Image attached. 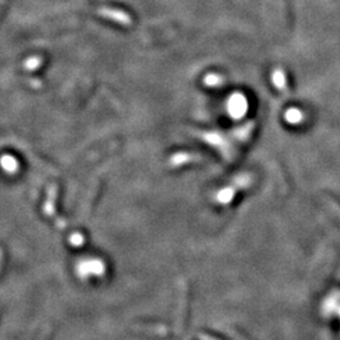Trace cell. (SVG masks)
I'll use <instances>...</instances> for the list:
<instances>
[{"label":"cell","mask_w":340,"mask_h":340,"mask_svg":"<svg viewBox=\"0 0 340 340\" xmlns=\"http://www.w3.org/2000/svg\"><path fill=\"white\" fill-rule=\"evenodd\" d=\"M101 17L107 18V19L113 20V22L118 23L121 26H130L131 24V17H130L127 13L122 10H118V9H113V8H100L97 10Z\"/></svg>","instance_id":"obj_1"},{"label":"cell","mask_w":340,"mask_h":340,"mask_svg":"<svg viewBox=\"0 0 340 340\" xmlns=\"http://www.w3.org/2000/svg\"><path fill=\"white\" fill-rule=\"evenodd\" d=\"M228 109H229V113L234 117H239V116H242L246 113L247 101L242 95H233L229 99V102H228Z\"/></svg>","instance_id":"obj_2"},{"label":"cell","mask_w":340,"mask_h":340,"mask_svg":"<svg viewBox=\"0 0 340 340\" xmlns=\"http://www.w3.org/2000/svg\"><path fill=\"white\" fill-rule=\"evenodd\" d=\"M0 166L8 174H15L19 169V163L13 155L6 154L0 157Z\"/></svg>","instance_id":"obj_3"},{"label":"cell","mask_w":340,"mask_h":340,"mask_svg":"<svg viewBox=\"0 0 340 340\" xmlns=\"http://www.w3.org/2000/svg\"><path fill=\"white\" fill-rule=\"evenodd\" d=\"M271 78H272V82H273V84H275L276 88H278L280 91L287 90L286 76H285V72L281 70V68H276V70L272 72Z\"/></svg>","instance_id":"obj_4"},{"label":"cell","mask_w":340,"mask_h":340,"mask_svg":"<svg viewBox=\"0 0 340 340\" xmlns=\"http://www.w3.org/2000/svg\"><path fill=\"white\" fill-rule=\"evenodd\" d=\"M56 188L52 187L48 190V197L45 199L44 205H43V209H44V213L49 217H54V199H56Z\"/></svg>","instance_id":"obj_5"},{"label":"cell","mask_w":340,"mask_h":340,"mask_svg":"<svg viewBox=\"0 0 340 340\" xmlns=\"http://www.w3.org/2000/svg\"><path fill=\"white\" fill-rule=\"evenodd\" d=\"M204 84L205 86H209V87H216V86H220L223 83V77L220 75L216 74H209L204 77Z\"/></svg>","instance_id":"obj_6"},{"label":"cell","mask_w":340,"mask_h":340,"mask_svg":"<svg viewBox=\"0 0 340 340\" xmlns=\"http://www.w3.org/2000/svg\"><path fill=\"white\" fill-rule=\"evenodd\" d=\"M286 118L290 121V122H300L301 118H302V115L299 110H290L287 111L286 113Z\"/></svg>","instance_id":"obj_7"},{"label":"cell","mask_w":340,"mask_h":340,"mask_svg":"<svg viewBox=\"0 0 340 340\" xmlns=\"http://www.w3.org/2000/svg\"><path fill=\"white\" fill-rule=\"evenodd\" d=\"M330 309H332L333 311L337 312V314L340 316V305H338V303L334 302V303H332V305H330Z\"/></svg>","instance_id":"obj_8"},{"label":"cell","mask_w":340,"mask_h":340,"mask_svg":"<svg viewBox=\"0 0 340 340\" xmlns=\"http://www.w3.org/2000/svg\"><path fill=\"white\" fill-rule=\"evenodd\" d=\"M79 241H81V239H79L78 236H76V237H74V238H72V243H74V245H79V243H81Z\"/></svg>","instance_id":"obj_9"},{"label":"cell","mask_w":340,"mask_h":340,"mask_svg":"<svg viewBox=\"0 0 340 340\" xmlns=\"http://www.w3.org/2000/svg\"><path fill=\"white\" fill-rule=\"evenodd\" d=\"M337 298L339 299V300H340V294H338V295H337Z\"/></svg>","instance_id":"obj_10"}]
</instances>
